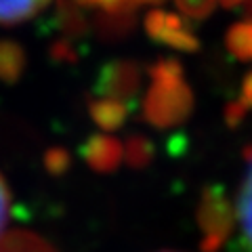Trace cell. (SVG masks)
Returning a JSON list of instances; mask_svg holds the SVG:
<instances>
[{
	"label": "cell",
	"instance_id": "cell-14",
	"mask_svg": "<svg viewBox=\"0 0 252 252\" xmlns=\"http://www.w3.org/2000/svg\"><path fill=\"white\" fill-rule=\"evenodd\" d=\"M227 49L238 59H252V21L235 23L227 34Z\"/></svg>",
	"mask_w": 252,
	"mask_h": 252
},
{
	"label": "cell",
	"instance_id": "cell-17",
	"mask_svg": "<svg viewBox=\"0 0 252 252\" xmlns=\"http://www.w3.org/2000/svg\"><path fill=\"white\" fill-rule=\"evenodd\" d=\"M51 57L55 61H61V63H74L76 61V49L72 40H67V38H61V40L53 42L51 46Z\"/></svg>",
	"mask_w": 252,
	"mask_h": 252
},
{
	"label": "cell",
	"instance_id": "cell-19",
	"mask_svg": "<svg viewBox=\"0 0 252 252\" xmlns=\"http://www.w3.org/2000/svg\"><path fill=\"white\" fill-rule=\"evenodd\" d=\"M223 6H227V9H231V6H238V4H246L248 0H219Z\"/></svg>",
	"mask_w": 252,
	"mask_h": 252
},
{
	"label": "cell",
	"instance_id": "cell-5",
	"mask_svg": "<svg viewBox=\"0 0 252 252\" xmlns=\"http://www.w3.org/2000/svg\"><path fill=\"white\" fill-rule=\"evenodd\" d=\"M145 32L154 40L172 46L177 51H187L193 53L198 51V38L193 36V32L187 28L183 17H179L175 13L168 11H152L145 17Z\"/></svg>",
	"mask_w": 252,
	"mask_h": 252
},
{
	"label": "cell",
	"instance_id": "cell-2",
	"mask_svg": "<svg viewBox=\"0 0 252 252\" xmlns=\"http://www.w3.org/2000/svg\"><path fill=\"white\" fill-rule=\"evenodd\" d=\"M233 220L231 198L220 185H210L204 189L200 206H198V223L202 229V248L217 250L227 244Z\"/></svg>",
	"mask_w": 252,
	"mask_h": 252
},
{
	"label": "cell",
	"instance_id": "cell-3",
	"mask_svg": "<svg viewBox=\"0 0 252 252\" xmlns=\"http://www.w3.org/2000/svg\"><path fill=\"white\" fill-rule=\"evenodd\" d=\"M141 80H143V67H141L137 61L116 59L101 67L97 82H94V89H97L99 97H107V99L128 103L139 93Z\"/></svg>",
	"mask_w": 252,
	"mask_h": 252
},
{
	"label": "cell",
	"instance_id": "cell-9",
	"mask_svg": "<svg viewBox=\"0 0 252 252\" xmlns=\"http://www.w3.org/2000/svg\"><path fill=\"white\" fill-rule=\"evenodd\" d=\"M55 21L61 34L67 40L86 36V32L91 30V21L86 17V13L80 4L72 2V0H57V13H55Z\"/></svg>",
	"mask_w": 252,
	"mask_h": 252
},
{
	"label": "cell",
	"instance_id": "cell-10",
	"mask_svg": "<svg viewBox=\"0 0 252 252\" xmlns=\"http://www.w3.org/2000/svg\"><path fill=\"white\" fill-rule=\"evenodd\" d=\"M26 72V51L13 40H0V80L15 84Z\"/></svg>",
	"mask_w": 252,
	"mask_h": 252
},
{
	"label": "cell",
	"instance_id": "cell-12",
	"mask_svg": "<svg viewBox=\"0 0 252 252\" xmlns=\"http://www.w3.org/2000/svg\"><path fill=\"white\" fill-rule=\"evenodd\" d=\"M49 0H0V23L15 26L40 13Z\"/></svg>",
	"mask_w": 252,
	"mask_h": 252
},
{
	"label": "cell",
	"instance_id": "cell-4",
	"mask_svg": "<svg viewBox=\"0 0 252 252\" xmlns=\"http://www.w3.org/2000/svg\"><path fill=\"white\" fill-rule=\"evenodd\" d=\"M246 162L238 195L231 200L233 220L227 238L231 252H252V149L246 152Z\"/></svg>",
	"mask_w": 252,
	"mask_h": 252
},
{
	"label": "cell",
	"instance_id": "cell-11",
	"mask_svg": "<svg viewBox=\"0 0 252 252\" xmlns=\"http://www.w3.org/2000/svg\"><path fill=\"white\" fill-rule=\"evenodd\" d=\"M0 252H57L49 242L32 231H9L0 238Z\"/></svg>",
	"mask_w": 252,
	"mask_h": 252
},
{
	"label": "cell",
	"instance_id": "cell-7",
	"mask_svg": "<svg viewBox=\"0 0 252 252\" xmlns=\"http://www.w3.org/2000/svg\"><path fill=\"white\" fill-rule=\"evenodd\" d=\"M82 158L94 172H114L124 158L122 143L112 135H93L82 145Z\"/></svg>",
	"mask_w": 252,
	"mask_h": 252
},
{
	"label": "cell",
	"instance_id": "cell-15",
	"mask_svg": "<svg viewBox=\"0 0 252 252\" xmlns=\"http://www.w3.org/2000/svg\"><path fill=\"white\" fill-rule=\"evenodd\" d=\"M219 0H175L177 9L187 19H206Z\"/></svg>",
	"mask_w": 252,
	"mask_h": 252
},
{
	"label": "cell",
	"instance_id": "cell-6",
	"mask_svg": "<svg viewBox=\"0 0 252 252\" xmlns=\"http://www.w3.org/2000/svg\"><path fill=\"white\" fill-rule=\"evenodd\" d=\"M137 9H139V4L135 2L120 6V9H114V11L99 9L91 21V28L103 40H109V42L122 40L137 26Z\"/></svg>",
	"mask_w": 252,
	"mask_h": 252
},
{
	"label": "cell",
	"instance_id": "cell-16",
	"mask_svg": "<svg viewBox=\"0 0 252 252\" xmlns=\"http://www.w3.org/2000/svg\"><path fill=\"white\" fill-rule=\"evenodd\" d=\"M69 164H72V160H69V154L63 147H51L49 152L44 154V168L55 177L67 172Z\"/></svg>",
	"mask_w": 252,
	"mask_h": 252
},
{
	"label": "cell",
	"instance_id": "cell-13",
	"mask_svg": "<svg viewBox=\"0 0 252 252\" xmlns=\"http://www.w3.org/2000/svg\"><path fill=\"white\" fill-rule=\"evenodd\" d=\"M124 158L122 160L128 164L130 168H145L154 160V145L152 141L143 135H130L122 143Z\"/></svg>",
	"mask_w": 252,
	"mask_h": 252
},
{
	"label": "cell",
	"instance_id": "cell-18",
	"mask_svg": "<svg viewBox=\"0 0 252 252\" xmlns=\"http://www.w3.org/2000/svg\"><path fill=\"white\" fill-rule=\"evenodd\" d=\"M9 215H11V191L6 181L0 175V233L9 223Z\"/></svg>",
	"mask_w": 252,
	"mask_h": 252
},
{
	"label": "cell",
	"instance_id": "cell-8",
	"mask_svg": "<svg viewBox=\"0 0 252 252\" xmlns=\"http://www.w3.org/2000/svg\"><path fill=\"white\" fill-rule=\"evenodd\" d=\"M128 103L107 97H97L89 103V114L93 118V122L99 126L101 130H118L128 118Z\"/></svg>",
	"mask_w": 252,
	"mask_h": 252
},
{
	"label": "cell",
	"instance_id": "cell-1",
	"mask_svg": "<svg viewBox=\"0 0 252 252\" xmlns=\"http://www.w3.org/2000/svg\"><path fill=\"white\" fill-rule=\"evenodd\" d=\"M152 84L143 99V118L156 128L185 122L193 109V93L177 59H160L149 67Z\"/></svg>",
	"mask_w": 252,
	"mask_h": 252
},
{
	"label": "cell",
	"instance_id": "cell-20",
	"mask_svg": "<svg viewBox=\"0 0 252 252\" xmlns=\"http://www.w3.org/2000/svg\"><path fill=\"white\" fill-rule=\"evenodd\" d=\"M72 2H76V4L84 6V4H93V0H72Z\"/></svg>",
	"mask_w": 252,
	"mask_h": 252
}]
</instances>
